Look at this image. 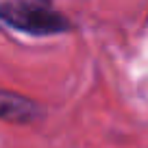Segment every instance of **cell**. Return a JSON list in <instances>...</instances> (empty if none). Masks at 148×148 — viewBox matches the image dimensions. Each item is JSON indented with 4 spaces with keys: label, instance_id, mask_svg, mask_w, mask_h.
<instances>
[{
    "label": "cell",
    "instance_id": "obj_2",
    "mask_svg": "<svg viewBox=\"0 0 148 148\" xmlns=\"http://www.w3.org/2000/svg\"><path fill=\"white\" fill-rule=\"evenodd\" d=\"M44 109L37 105L35 100L22 96L15 92H2V105H0V116L7 122H15V124H31V122L39 120Z\"/></svg>",
    "mask_w": 148,
    "mask_h": 148
},
{
    "label": "cell",
    "instance_id": "obj_1",
    "mask_svg": "<svg viewBox=\"0 0 148 148\" xmlns=\"http://www.w3.org/2000/svg\"><path fill=\"white\" fill-rule=\"evenodd\" d=\"M0 18L9 28L31 37L61 35L72 28L68 15L61 13L52 0H5Z\"/></svg>",
    "mask_w": 148,
    "mask_h": 148
}]
</instances>
